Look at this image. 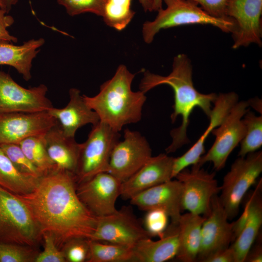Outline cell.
I'll use <instances>...</instances> for the list:
<instances>
[{
    "label": "cell",
    "mask_w": 262,
    "mask_h": 262,
    "mask_svg": "<svg viewBox=\"0 0 262 262\" xmlns=\"http://www.w3.org/2000/svg\"></svg>",
    "instance_id": "obj_44"
},
{
    "label": "cell",
    "mask_w": 262,
    "mask_h": 262,
    "mask_svg": "<svg viewBox=\"0 0 262 262\" xmlns=\"http://www.w3.org/2000/svg\"><path fill=\"white\" fill-rule=\"evenodd\" d=\"M39 179L18 171L0 147V186L14 194H27L33 190Z\"/></svg>",
    "instance_id": "obj_26"
},
{
    "label": "cell",
    "mask_w": 262,
    "mask_h": 262,
    "mask_svg": "<svg viewBox=\"0 0 262 262\" xmlns=\"http://www.w3.org/2000/svg\"><path fill=\"white\" fill-rule=\"evenodd\" d=\"M0 147L14 165L22 173L39 178L43 176L25 155L17 144H4Z\"/></svg>",
    "instance_id": "obj_32"
},
{
    "label": "cell",
    "mask_w": 262,
    "mask_h": 262,
    "mask_svg": "<svg viewBox=\"0 0 262 262\" xmlns=\"http://www.w3.org/2000/svg\"><path fill=\"white\" fill-rule=\"evenodd\" d=\"M42 232L25 204L0 186V242L37 246Z\"/></svg>",
    "instance_id": "obj_5"
},
{
    "label": "cell",
    "mask_w": 262,
    "mask_h": 262,
    "mask_svg": "<svg viewBox=\"0 0 262 262\" xmlns=\"http://www.w3.org/2000/svg\"><path fill=\"white\" fill-rule=\"evenodd\" d=\"M49 156L56 170L75 174L78 161L80 143L75 137L65 135L58 123L45 134Z\"/></svg>",
    "instance_id": "obj_22"
},
{
    "label": "cell",
    "mask_w": 262,
    "mask_h": 262,
    "mask_svg": "<svg viewBox=\"0 0 262 262\" xmlns=\"http://www.w3.org/2000/svg\"><path fill=\"white\" fill-rule=\"evenodd\" d=\"M70 16L91 13L102 16L106 0H56Z\"/></svg>",
    "instance_id": "obj_33"
},
{
    "label": "cell",
    "mask_w": 262,
    "mask_h": 262,
    "mask_svg": "<svg viewBox=\"0 0 262 262\" xmlns=\"http://www.w3.org/2000/svg\"><path fill=\"white\" fill-rule=\"evenodd\" d=\"M168 215L160 209H152L147 211L145 217V229L152 236H162L167 228Z\"/></svg>",
    "instance_id": "obj_35"
},
{
    "label": "cell",
    "mask_w": 262,
    "mask_h": 262,
    "mask_svg": "<svg viewBox=\"0 0 262 262\" xmlns=\"http://www.w3.org/2000/svg\"><path fill=\"white\" fill-rule=\"evenodd\" d=\"M165 9L159 10L153 21H145L142 36L147 44L151 43L162 30L183 25H211L226 33H233L236 29L234 20L229 16L217 18L204 11L197 3L188 0H163Z\"/></svg>",
    "instance_id": "obj_4"
},
{
    "label": "cell",
    "mask_w": 262,
    "mask_h": 262,
    "mask_svg": "<svg viewBox=\"0 0 262 262\" xmlns=\"http://www.w3.org/2000/svg\"><path fill=\"white\" fill-rule=\"evenodd\" d=\"M151 237L134 214L123 207L111 214L97 217L95 230L89 239L133 247L139 241Z\"/></svg>",
    "instance_id": "obj_11"
},
{
    "label": "cell",
    "mask_w": 262,
    "mask_h": 262,
    "mask_svg": "<svg viewBox=\"0 0 262 262\" xmlns=\"http://www.w3.org/2000/svg\"><path fill=\"white\" fill-rule=\"evenodd\" d=\"M18 0H0V8L5 10L8 13L12 8V6L15 5Z\"/></svg>",
    "instance_id": "obj_41"
},
{
    "label": "cell",
    "mask_w": 262,
    "mask_h": 262,
    "mask_svg": "<svg viewBox=\"0 0 262 262\" xmlns=\"http://www.w3.org/2000/svg\"><path fill=\"white\" fill-rule=\"evenodd\" d=\"M258 241L253 246H251L248 252L245 262H262V240H260V234L258 236Z\"/></svg>",
    "instance_id": "obj_40"
},
{
    "label": "cell",
    "mask_w": 262,
    "mask_h": 262,
    "mask_svg": "<svg viewBox=\"0 0 262 262\" xmlns=\"http://www.w3.org/2000/svg\"><path fill=\"white\" fill-rule=\"evenodd\" d=\"M44 249L39 252L35 262H66L62 250L57 246L51 234L42 232Z\"/></svg>",
    "instance_id": "obj_36"
},
{
    "label": "cell",
    "mask_w": 262,
    "mask_h": 262,
    "mask_svg": "<svg viewBox=\"0 0 262 262\" xmlns=\"http://www.w3.org/2000/svg\"><path fill=\"white\" fill-rule=\"evenodd\" d=\"M45 133L29 137L18 144L28 159L43 175L56 169L47 151Z\"/></svg>",
    "instance_id": "obj_28"
},
{
    "label": "cell",
    "mask_w": 262,
    "mask_h": 262,
    "mask_svg": "<svg viewBox=\"0 0 262 262\" xmlns=\"http://www.w3.org/2000/svg\"><path fill=\"white\" fill-rule=\"evenodd\" d=\"M77 185L74 174L55 169L40 177L30 193L16 194L60 249L73 238L89 239L96 229L97 217L80 199Z\"/></svg>",
    "instance_id": "obj_1"
},
{
    "label": "cell",
    "mask_w": 262,
    "mask_h": 262,
    "mask_svg": "<svg viewBox=\"0 0 262 262\" xmlns=\"http://www.w3.org/2000/svg\"><path fill=\"white\" fill-rule=\"evenodd\" d=\"M132 0H106L102 17L105 23L121 31L130 23L135 12L131 8Z\"/></svg>",
    "instance_id": "obj_29"
},
{
    "label": "cell",
    "mask_w": 262,
    "mask_h": 262,
    "mask_svg": "<svg viewBox=\"0 0 262 262\" xmlns=\"http://www.w3.org/2000/svg\"><path fill=\"white\" fill-rule=\"evenodd\" d=\"M151 157L152 150L146 138L139 131L127 128L123 140H119L113 149L108 172L123 182Z\"/></svg>",
    "instance_id": "obj_10"
},
{
    "label": "cell",
    "mask_w": 262,
    "mask_h": 262,
    "mask_svg": "<svg viewBox=\"0 0 262 262\" xmlns=\"http://www.w3.org/2000/svg\"><path fill=\"white\" fill-rule=\"evenodd\" d=\"M204 216L196 260L202 262L212 254L229 247L235 239L233 222L229 221L218 195L213 197L210 211Z\"/></svg>",
    "instance_id": "obj_15"
},
{
    "label": "cell",
    "mask_w": 262,
    "mask_h": 262,
    "mask_svg": "<svg viewBox=\"0 0 262 262\" xmlns=\"http://www.w3.org/2000/svg\"><path fill=\"white\" fill-rule=\"evenodd\" d=\"M47 91L43 84L24 88L0 70V114L48 111L53 106L46 96Z\"/></svg>",
    "instance_id": "obj_12"
},
{
    "label": "cell",
    "mask_w": 262,
    "mask_h": 262,
    "mask_svg": "<svg viewBox=\"0 0 262 262\" xmlns=\"http://www.w3.org/2000/svg\"><path fill=\"white\" fill-rule=\"evenodd\" d=\"M145 12L152 11L153 0H139Z\"/></svg>",
    "instance_id": "obj_42"
},
{
    "label": "cell",
    "mask_w": 262,
    "mask_h": 262,
    "mask_svg": "<svg viewBox=\"0 0 262 262\" xmlns=\"http://www.w3.org/2000/svg\"><path fill=\"white\" fill-rule=\"evenodd\" d=\"M57 123L48 111L0 114V146L18 144L29 137L46 132Z\"/></svg>",
    "instance_id": "obj_16"
},
{
    "label": "cell",
    "mask_w": 262,
    "mask_h": 262,
    "mask_svg": "<svg viewBox=\"0 0 262 262\" xmlns=\"http://www.w3.org/2000/svg\"><path fill=\"white\" fill-rule=\"evenodd\" d=\"M203 262H235V259L234 252L229 246L212 254Z\"/></svg>",
    "instance_id": "obj_39"
},
{
    "label": "cell",
    "mask_w": 262,
    "mask_h": 262,
    "mask_svg": "<svg viewBox=\"0 0 262 262\" xmlns=\"http://www.w3.org/2000/svg\"><path fill=\"white\" fill-rule=\"evenodd\" d=\"M130 201L143 211L162 209L171 218V223L177 224L182 211L181 184L178 180H171L138 194Z\"/></svg>",
    "instance_id": "obj_18"
},
{
    "label": "cell",
    "mask_w": 262,
    "mask_h": 262,
    "mask_svg": "<svg viewBox=\"0 0 262 262\" xmlns=\"http://www.w3.org/2000/svg\"><path fill=\"white\" fill-rule=\"evenodd\" d=\"M135 76L125 65H120L113 77L100 85L98 94L93 97L82 95L100 121L118 132L125 125L136 123L141 119L147 97L141 91L132 90Z\"/></svg>",
    "instance_id": "obj_3"
},
{
    "label": "cell",
    "mask_w": 262,
    "mask_h": 262,
    "mask_svg": "<svg viewBox=\"0 0 262 262\" xmlns=\"http://www.w3.org/2000/svg\"><path fill=\"white\" fill-rule=\"evenodd\" d=\"M238 101V96L234 92L220 93L214 102L209 117L210 122L208 128L196 143L185 153L174 158L172 178L189 165L196 164L205 152L204 143L212 131L219 126L231 108Z\"/></svg>",
    "instance_id": "obj_19"
},
{
    "label": "cell",
    "mask_w": 262,
    "mask_h": 262,
    "mask_svg": "<svg viewBox=\"0 0 262 262\" xmlns=\"http://www.w3.org/2000/svg\"><path fill=\"white\" fill-rule=\"evenodd\" d=\"M69 95V101L65 107H53L48 112L57 121L65 135L75 137L79 129L87 124L94 125L100 120L97 113L85 102L78 89L70 88Z\"/></svg>",
    "instance_id": "obj_20"
},
{
    "label": "cell",
    "mask_w": 262,
    "mask_h": 262,
    "mask_svg": "<svg viewBox=\"0 0 262 262\" xmlns=\"http://www.w3.org/2000/svg\"><path fill=\"white\" fill-rule=\"evenodd\" d=\"M88 242L87 262H133L132 247L90 239Z\"/></svg>",
    "instance_id": "obj_27"
},
{
    "label": "cell",
    "mask_w": 262,
    "mask_h": 262,
    "mask_svg": "<svg viewBox=\"0 0 262 262\" xmlns=\"http://www.w3.org/2000/svg\"><path fill=\"white\" fill-rule=\"evenodd\" d=\"M262 180L249 197L248 214L246 222L239 235L230 246L235 262H244L254 244L262 225Z\"/></svg>",
    "instance_id": "obj_21"
},
{
    "label": "cell",
    "mask_w": 262,
    "mask_h": 262,
    "mask_svg": "<svg viewBox=\"0 0 262 262\" xmlns=\"http://www.w3.org/2000/svg\"><path fill=\"white\" fill-rule=\"evenodd\" d=\"M205 216L190 212L181 214L178 222V248L176 257L182 262L197 260Z\"/></svg>",
    "instance_id": "obj_24"
},
{
    "label": "cell",
    "mask_w": 262,
    "mask_h": 262,
    "mask_svg": "<svg viewBox=\"0 0 262 262\" xmlns=\"http://www.w3.org/2000/svg\"><path fill=\"white\" fill-rule=\"evenodd\" d=\"M163 0H153L152 11H158L162 8Z\"/></svg>",
    "instance_id": "obj_43"
},
{
    "label": "cell",
    "mask_w": 262,
    "mask_h": 262,
    "mask_svg": "<svg viewBox=\"0 0 262 262\" xmlns=\"http://www.w3.org/2000/svg\"><path fill=\"white\" fill-rule=\"evenodd\" d=\"M262 172V151H256L239 157L223 178L219 196L228 219L238 214L241 203L247 191Z\"/></svg>",
    "instance_id": "obj_7"
},
{
    "label": "cell",
    "mask_w": 262,
    "mask_h": 262,
    "mask_svg": "<svg viewBox=\"0 0 262 262\" xmlns=\"http://www.w3.org/2000/svg\"><path fill=\"white\" fill-rule=\"evenodd\" d=\"M122 182L108 172L98 173L77 184L78 197L96 217L116 212L115 203L121 195Z\"/></svg>",
    "instance_id": "obj_13"
},
{
    "label": "cell",
    "mask_w": 262,
    "mask_h": 262,
    "mask_svg": "<svg viewBox=\"0 0 262 262\" xmlns=\"http://www.w3.org/2000/svg\"><path fill=\"white\" fill-rule=\"evenodd\" d=\"M6 14L7 12L0 8V40L16 43L17 38L11 35L7 30V28L14 23V18Z\"/></svg>",
    "instance_id": "obj_38"
},
{
    "label": "cell",
    "mask_w": 262,
    "mask_h": 262,
    "mask_svg": "<svg viewBox=\"0 0 262 262\" xmlns=\"http://www.w3.org/2000/svg\"><path fill=\"white\" fill-rule=\"evenodd\" d=\"M192 68L189 57L185 54H179L174 58L169 74L164 76L146 71L139 85L140 91L145 94L162 84L170 86L173 90L174 103L171 120L174 123L181 116L182 122L179 127L170 131L172 142L165 149L166 154L175 152L190 142L187 131L189 117L194 109L199 107L209 117L212 103L217 97L216 93L202 94L196 89L192 80Z\"/></svg>",
    "instance_id": "obj_2"
},
{
    "label": "cell",
    "mask_w": 262,
    "mask_h": 262,
    "mask_svg": "<svg viewBox=\"0 0 262 262\" xmlns=\"http://www.w3.org/2000/svg\"><path fill=\"white\" fill-rule=\"evenodd\" d=\"M120 134L106 123L99 121L93 125L87 139L80 144L75 174L77 184L96 175L108 172L111 154Z\"/></svg>",
    "instance_id": "obj_6"
},
{
    "label": "cell",
    "mask_w": 262,
    "mask_h": 262,
    "mask_svg": "<svg viewBox=\"0 0 262 262\" xmlns=\"http://www.w3.org/2000/svg\"><path fill=\"white\" fill-rule=\"evenodd\" d=\"M37 246L0 242V262H35Z\"/></svg>",
    "instance_id": "obj_31"
},
{
    "label": "cell",
    "mask_w": 262,
    "mask_h": 262,
    "mask_svg": "<svg viewBox=\"0 0 262 262\" xmlns=\"http://www.w3.org/2000/svg\"><path fill=\"white\" fill-rule=\"evenodd\" d=\"M147 237L139 241L132 248L133 262H164L175 257L178 248V224L171 223L157 241Z\"/></svg>",
    "instance_id": "obj_23"
},
{
    "label": "cell",
    "mask_w": 262,
    "mask_h": 262,
    "mask_svg": "<svg viewBox=\"0 0 262 262\" xmlns=\"http://www.w3.org/2000/svg\"><path fill=\"white\" fill-rule=\"evenodd\" d=\"M226 15L233 18V49L255 44L262 45V0H229Z\"/></svg>",
    "instance_id": "obj_14"
},
{
    "label": "cell",
    "mask_w": 262,
    "mask_h": 262,
    "mask_svg": "<svg viewBox=\"0 0 262 262\" xmlns=\"http://www.w3.org/2000/svg\"><path fill=\"white\" fill-rule=\"evenodd\" d=\"M61 250L66 262H87L90 254L88 239L72 238L64 244Z\"/></svg>",
    "instance_id": "obj_34"
},
{
    "label": "cell",
    "mask_w": 262,
    "mask_h": 262,
    "mask_svg": "<svg viewBox=\"0 0 262 262\" xmlns=\"http://www.w3.org/2000/svg\"><path fill=\"white\" fill-rule=\"evenodd\" d=\"M173 159L164 153L152 156L137 172L122 182L120 196L130 199L147 189L172 180Z\"/></svg>",
    "instance_id": "obj_17"
},
{
    "label": "cell",
    "mask_w": 262,
    "mask_h": 262,
    "mask_svg": "<svg viewBox=\"0 0 262 262\" xmlns=\"http://www.w3.org/2000/svg\"><path fill=\"white\" fill-rule=\"evenodd\" d=\"M197 3L210 16L217 18L227 17L226 9L229 0H188Z\"/></svg>",
    "instance_id": "obj_37"
},
{
    "label": "cell",
    "mask_w": 262,
    "mask_h": 262,
    "mask_svg": "<svg viewBox=\"0 0 262 262\" xmlns=\"http://www.w3.org/2000/svg\"><path fill=\"white\" fill-rule=\"evenodd\" d=\"M175 178L181 184L182 210L206 216L213 197L220 192L215 173L195 164L191 170H182Z\"/></svg>",
    "instance_id": "obj_9"
},
{
    "label": "cell",
    "mask_w": 262,
    "mask_h": 262,
    "mask_svg": "<svg viewBox=\"0 0 262 262\" xmlns=\"http://www.w3.org/2000/svg\"><path fill=\"white\" fill-rule=\"evenodd\" d=\"M249 106L248 101H241L231 108L221 124L212 131L215 140L196 165L202 167L205 163L211 162L216 171L224 167L231 152L245 135L246 127L242 119Z\"/></svg>",
    "instance_id": "obj_8"
},
{
    "label": "cell",
    "mask_w": 262,
    "mask_h": 262,
    "mask_svg": "<svg viewBox=\"0 0 262 262\" xmlns=\"http://www.w3.org/2000/svg\"><path fill=\"white\" fill-rule=\"evenodd\" d=\"M242 119L246 127V133L240 142L238 156L243 157L257 151L262 145V116H257L248 109Z\"/></svg>",
    "instance_id": "obj_30"
},
{
    "label": "cell",
    "mask_w": 262,
    "mask_h": 262,
    "mask_svg": "<svg viewBox=\"0 0 262 262\" xmlns=\"http://www.w3.org/2000/svg\"><path fill=\"white\" fill-rule=\"evenodd\" d=\"M44 43L42 38L32 39L17 46L0 40V65L13 67L25 81H29L32 77V61Z\"/></svg>",
    "instance_id": "obj_25"
}]
</instances>
